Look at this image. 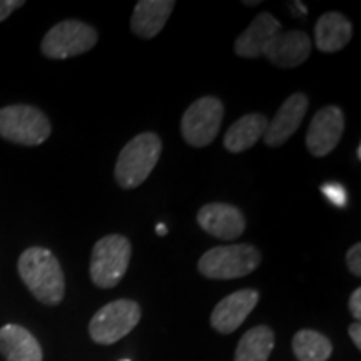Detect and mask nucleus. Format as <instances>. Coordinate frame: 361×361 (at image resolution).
Here are the masks:
<instances>
[{"label":"nucleus","mask_w":361,"mask_h":361,"mask_svg":"<svg viewBox=\"0 0 361 361\" xmlns=\"http://www.w3.org/2000/svg\"><path fill=\"white\" fill-rule=\"evenodd\" d=\"M17 268L35 300L49 306L61 303L66 293V279L52 251L40 246L29 247L20 255Z\"/></svg>","instance_id":"f257e3e1"},{"label":"nucleus","mask_w":361,"mask_h":361,"mask_svg":"<svg viewBox=\"0 0 361 361\" xmlns=\"http://www.w3.org/2000/svg\"><path fill=\"white\" fill-rule=\"evenodd\" d=\"M162 152V141L154 133H142L126 144L117 157L114 176L124 189L141 186L156 168Z\"/></svg>","instance_id":"f03ea898"},{"label":"nucleus","mask_w":361,"mask_h":361,"mask_svg":"<svg viewBox=\"0 0 361 361\" xmlns=\"http://www.w3.org/2000/svg\"><path fill=\"white\" fill-rule=\"evenodd\" d=\"M130 243L123 234L99 239L90 256V278L97 288L109 290L119 284L129 268Z\"/></svg>","instance_id":"7ed1b4c3"},{"label":"nucleus","mask_w":361,"mask_h":361,"mask_svg":"<svg viewBox=\"0 0 361 361\" xmlns=\"http://www.w3.org/2000/svg\"><path fill=\"white\" fill-rule=\"evenodd\" d=\"M261 263V252L251 245L218 246L201 256L197 269L209 279H236L250 274Z\"/></svg>","instance_id":"20e7f679"},{"label":"nucleus","mask_w":361,"mask_h":361,"mask_svg":"<svg viewBox=\"0 0 361 361\" xmlns=\"http://www.w3.org/2000/svg\"><path fill=\"white\" fill-rule=\"evenodd\" d=\"M51 123L34 106H7L0 109V135L22 146H39L51 135Z\"/></svg>","instance_id":"39448f33"},{"label":"nucleus","mask_w":361,"mask_h":361,"mask_svg":"<svg viewBox=\"0 0 361 361\" xmlns=\"http://www.w3.org/2000/svg\"><path fill=\"white\" fill-rule=\"evenodd\" d=\"M141 306L133 300H117L102 306L89 323V335L99 345H112L123 340L137 326Z\"/></svg>","instance_id":"423d86ee"},{"label":"nucleus","mask_w":361,"mask_h":361,"mask_svg":"<svg viewBox=\"0 0 361 361\" xmlns=\"http://www.w3.org/2000/svg\"><path fill=\"white\" fill-rule=\"evenodd\" d=\"M224 107L218 97H201L194 101L180 119V134L192 147H204L218 137Z\"/></svg>","instance_id":"0eeeda50"},{"label":"nucleus","mask_w":361,"mask_h":361,"mask_svg":"<svg viewBox=\"0 0 361 361\" xmlns=\"http://www.w3.org/2000/svg\"><path fill=\"white\" fill-rule=\"evenodd\" d=\"M97 39V30L92 25L80 20H64L45 34L40 49L49 59H69L89 52Z\"/></svg>","instance_id":"6e6552de"},{"label":"nucleus","mask_w":361,"mask_h":361,"mask_svg":"<svg viewBox=\"0 0 361 361\" xmlns=\"http://www.w3.org/2000/svg\"><path fill=\"white\" fill-rule=\"evenodd\" d=\"M345 130V116L336 106L316 112L306 134V147L314 157H324L338 146Z\"/></svg>","instance_id":"1a4fd4ad"},{"label":"nucleus","mask_w":361,"mask_h":361,"mask_svg":"<svg viewBox=\"0 0 361 361\" xmlns=\"http://www.w3.org/2000/svg\"><path fill=\"white\" fill-rule=\"evenodd\" d=\"M197 223L202 231L224 241H233L246 229L245 214L236 206L224 204V202H211L202 206L197 213Z\"/></svg>","instance_id":"9d476101"},{"label":"nucleus","mask_w":361,"mask_h":361,"mask_svg":"<svg viewBox=\"0 0 361 361\" xmlns=\"http://www.w3.org/2000/svg\"><path fill=\"white\" fill-rule=\"evenodd\" d=\"M310 101L305 94L296 92L281 104L273 121L268 123L263 137L269 147L283 146L303 123Z\"/></svg>","instance_id":"9b49d317"},{"label":"nucleus","mask_w":361,"mask_h":361,"mask_svg":"<svg viewBox=\"0 0 361 361\" xmlns=\"http://www.w3.org/2000/svg\"><path fill=\"white\" fill-rule=\"evenodd\" d=\"M259 301V293L255 290H239L221 300L211 314V324L221 335H229L245 323Z\"/></svg>","instance_id":"f8f14e48"},{"label":"nucleus","mask_w":361,"mask_h":361,"mask_svg":"<svg viewBox=\"0 0 361 361\" xmlns=\"http://www.w3.org/2000/svg\"><path fill=\"white\" fill-rule=\"evenodd\" d=\"M311 52V39L308 34L301 30H288V32H278L269 44L266 45L263 56L271 64L283 67V69H293L306 62Z\"/></svg>","instance_id":"ddd939ff"},{"label":"nucleus","mask_w":361,"mask_h":361,"mask_svg":"<svg viewBox=\"0 0 361 361\" xmlns=\"http://www.w3.org/2000/svg\"><path fill=\"white\" fill-rule=\"evenodd\" d=\"M283 27L276 17L271 16L269 12H261L255 17L250 27L234 40V52L239 57L256 59L263 56V51L269 40L278 32H281Z\"/></svg>","instance_id":"4468645a"},{"label":"nucleus","mask_w":361,"mask_h":361,"mask_svg":"<svg viewBox=\"0 0 361 361\" xmlns=\"http://www.w3.org/2000/svg\"><path fill=\"white\" fill-rule=\"evenodd\" d=\"M174 7V0H141L134 7L130 29L141 39L156 37L164 29Z\"/></svg>","instance_id":"2eb2a0df"},{"label":"nucleus","mask_w":361,"mask_h":361,"mask_svg":"<svg viewBox=\"0 0 361 361\" xmlns=\"http://www.w3.org/2000/svg\"><path fill=\"white\" fill-rule=\"evenodd\" d=\"M0 353L7 361H42L39 341L19 324L0 328Z\"/></svg>","instance_id":"dca6fc26"},{"label":"nucleus","mask_w":361,"mask_h":361,"mask_svg":"<svg viewBox=\"0 0 361 361\" xmlns=\"http://www.w3.org/2000/svg\"><path fill=\"white\" fill-rule=\"evenodd\" d=\"M353 35L351 22L340 12L323 13L316 22L314 42L322 52L331 54L345 47Z\"/></svg>","instance_id":"f3484780"},{"label":"nucleus","mask_w":361,"mask_h":361,"mask_svg":"<svg viewBox=\"0 0 361 361\" xmlns=\"http://www.w3.org/2000/svg\"><path fill=\"white\" fill-rule=\"evenodd\" d=\"M268 128L264 114H246L238 119L224 134V147L233 154L247 151L263 137Z\"/></svg>","instance_id":"a211bd4d"},{"label":"nucleus","mask_w":361,"mask_h":361,"mask_svg":"<svg viewBox=\"0 0 361 361\" xmlns=\"http://www.w3.org/2000/svg\"><path fill=\"white\" fill-rule=\"evenodd\" d=\"M274 348V333L268 326H256L239 341L234 361H268Z\"/></svg>","instance_id":"6ab92c4d"},{"label":"nucleus","mask_w":361,"mask_h":361,"mask_svg":"<svg viewBox=\"0 0 361 361\" xmlns=\"http://www.w3.org/2000/svg\"><path fill=\"white\" fill-rule=\"evenodd\" d=\"M331 351L328 338L314 329H301L293 338V353L300 361H326Z\"/></svg>","instance_id":"aec40b11"},{"label":"nucleus","mask_w":361,"mask_h":361,"mask_svg":"<svg viewBox=\"0 0 361 361\" xmlns=\"http://www.w3.org/2000/svg\"><path fill=\"white\" fill-rule=\"evenodd\" d=\"M322 191L324 194V197H326V200L331 202L333 206H336V207H345L346 206V200H348V197H346L345 188H343L340 183L323 184Z\"/></svg>","instance_id":"412c9836"},{"label":"nucleus","mask_w":361,"mask_h":361,"mask_svg":"<svg viewBox=\"0 0 361 361\" xmlns=\"http://www.w3.org/2000/svg\"><path fill=\"white\" fill-rule=\"evenodd\" d=\"M346 264H348V269L351 274H355L356 278L361 276V245L356 243L346 252Z\"/></svg>","instance_id":"4be33fe9"},{"label":"nucleus","mask_w":361,"mask_h":361,"mask_svg":"<svg viewBox=\"0 0 361 361\" xmlns=\"http://www.w3.org/2000/svg\"><path fill=\"white\" fill-rule=\"evenodd\" d=\"M24 6L22 0H0V22L6 20L13 11Z\"/></svg>","instance_id":"5701e85b"},{"label":"nucleus","mask_w":361,"mask_h":361,"mask_svg":"<svg viewBox=\"0 0 361 361\" xmlns=\"http://www.w3.org/2000/svg\"><path fill=\"white\" fill-rule=\"evenodd\" d=\"M350 313L356 322H360L361 319V290L360 288H356V290L351 293L350 296Z\"/></svg>","instance_id":"b1692460"},{"label":"nucleus","mask_w":361,"mask_h":361,"mask_svg":"<svg viewBox=\"0 0 361 361\" xmlns=\"http://www.w3.org/2000/svg\"><path fill=\"white\" fill-rule=\"evenodd\" d=\"M348 333H350V338L353 340L356 348L361 350V324H360V322L351 324Z\"/></svg>","instance_id":"393cba45"},{"label":"nucleus","mask_w":361,"mask_h":361,"mask_svg":"<svg viewBox=\"0 0 361 361\" xmlns=\"http://www.w3.org/2000/svg\"><path fill=\"white\" fill-rule=\"evenodd\" d=\"M157 234H159V236H164V234H168V228H166L164 224H157Z\"/></svg>","instance_id":"a878e982"},{"label":"nucleus","mask_w":361,"mask_h":361,"mask_svg":"<svg viewBox=\"0 0 361 361\" xmlns=\"http://www.w3.org/2000/svg\"><path fill=\"white\" fill-rule=\"evenodd\" d=\"M259 0H255V2H247V0H246V2H245V6H259Z\"/></svg>","instance_id":"bb28decb"},{"label":"nucleus","mask_w":361,"mask_h":361,"mask_svg":"<svg viewBox=\"0 0 361 361\" xmlns=\"http://www.w3.org/2000/svg\"><path fill=\"white\" fill-rule=\"evenodd\" d=\"M356 154H358V159H361V146H358V151H356Z\"/></svg>","instance_id":"cd10ccee"},{"label":"nucleus","mask_w":361,"mask_h":361,"mask_svg":"<svg viewBox=\"0 0 361 361\" xmlns=\"http://www.w3.org/2000/svg\"><path fill=\"white\" fill-rule=\"evenodd\" d=\"M121 361H130V360H121Z\"/></svg>","instance_id":"c85d7f7f"}]
</instances>
